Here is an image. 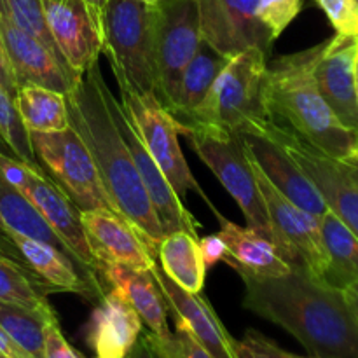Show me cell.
Masks as SVG:
<instances>
[{
    "mask_svg": "<svg viewBox=\"0 0 358 358\" xmlns=\"http://www.w3.org/2000/svg\"><path fill=\"white\" fill-rule=\"evenodd\" d=\"M243 306L292 334L313 358H358V327L343 290L304 266L276 278L238 273Z\"/></svg>",
    "mask_w": 358,
    "mask_h": 358,
    "instance_id": "1",
    "label": "cell"
},
{
    "mask_svg": "<svg viewBox=\"0 0 358 358\" xmlns=\"http://www.w3.org/2000/svg\"><path fill=\"white\" fill-rule=\"evenodd\" d=\"M70 128L83 138L119 217L135 229L154 259L164 233L128 145L107 103V83L93 63L65 94Z\"/></svg>",
    "mask_w": 358,
    "mask_h": 358,
    "instance_id": "2",
    "label": "cell"
},
{
    "mask_svg": "<svg viewBox=\"0 0 358 358\" xmlns=\"http://www.w3.org/2000/svg\"><path fill=\"white\" fill-rule=\"evenodd\" d=\"M325 48L327 41L269 63L264 84L266 112L273 122L292 129L329 156L350 159L357 149V131L339 122L315 80V65Z\"/></svg>",
    "mask_w": 358,
    "mask_h": 358,
    "instance_id": "3",
    "label": "cell"
},
{
    "mask_svg": "<svg viewBox=\"0 0 358 358\" xmlns=\"http://www.w3.org/2000/svg\"><path fill=\"white\" fill-rule=\"evenodd\" d=\"M266 56L257 48L231 56L208 96L187 121L178 126V131L187 126H208L240 135L268 121L264 105Z\"/></svg>",
    "mask_w": 358,
    "mask_h": 358,
    "instance_id": "4",
    "label": "cell"
},
{
    "mask_svg": "<svg viewBox=\"0 0 358 358\" xmlns=\"http://www.w3.org/2000/svg\"><path fill=\"white\" fill-rule=\"evenodd\" d=\"M154 17L143 0H107L103 10V51L119 91L156 94L154 79Z\"/></svg>",
    "mask_w": 358,
    "mask_h": 358,
    "instance_id": "5",
    "label": "cell"
},
{
    "mask_svg": "<svg viewBox=\"0 0 358 358\" xmlns=\"http://www.w3.org/2000/svg\"><path fill=\"white\" fill-rule=\"evenodd\" d=\"M180 135L233 196L247 220V227L275 241L268 212L240 136L208 126H187L180 129Z\"/></svg>",
    "mask_w": 358,
    "mask_h": 358,
    "instance_id": "6",
    "label": "cell"
},
{
    "mask_svg": "<svg viewBox=\"0 0 358 358\" xmlns=\"http://www.w3.org/2000/svg\"><path fill=\"white\" fill-rule=\"evenodd\" d=\"M0 173L34 205L45 222L56 231V234L77 259L87 278L100 285L96 280L98 264L91 254L86 233L80 224L79 210L73 206L69 196L55 184L52 178L48 177V173H44L38 164L24 163L13 154L0 152Z\"/></svg>",
    "mask_w": 358,
    "mask_h": 358,
    "instance_id": "7",
    "label": "cell"
},
{
    "mask_svg": "<svg viewBox=\"0 0 358 358\" xmlns=\"http://www.w3.org/2000/svg\"><path fill=\"white\" fill-rule=\"evenodd\" d=\"M28 136L38 166L51 175L79 212L101 210L117 215L93 157L76 129L69 126L62 131H30Z\"/></svg>",
    "mask_w": 358,
    "mask_h": 358,
    "instance_id": "8",
    "label": "cell"
},
{
    "mask_svg": "<svg viewBox=\"0 0 358 358\" xmlns=\"http://www.w3.org/2000/svg\"><path fill=\"white\" fill-rule=\"evenodd\" d=\"M154 79L156 98L166 110L175 103L180 77L203 41L198 0L154 3Z\"/></svg>",
    "mask_w": 358,
    "mask_h": 358,
    "instance_id": "9",
    "label": "cell"
},
{
    "mask_svg": "<svg viewBox=\"0 0 358 358\" xmlns=\"http://www.w3.org/2000/svg\"><path fill=\"white\" fill-rule=\"evenodd\" d=\"M255 129L268 133L287 150L318 189L327 208L358 236V161L329 156L292 129L276 124L271 119Z\"/></svg>",
    "mask_w": 358,
    "mask_h": 358,
    "instance_id": "10",
    "label": "cell"
},
{
    "mask_svg": "<svg viewBox=\"0 0 358 358\" xmlns=\"http://www.w3.org/2000/svg\"><path fill=\"white\" fill-rule=\"evenodd\" d=\"M121 103L124 105L128 110L129 117H131L133 124L138 129L140 136H142L143 143H145L147 150L161 171L164 173L166 180L177 192L178 198L184 201L187 192L196 191L206 201L208 208L212 210L213 215L219 219L220 213L210 201L208 196L203 192L199 184L196 182L194 175H192L191 168H189L187 161H185L184 152L178 143V124L173 119V115L161 105L154 93L140 94L135 91H121Z\"/></svg>",
    "mask_w": 358,
    "mask_h": 358,
    "instance_id": "11",
    "label": "cell"
},
{
    "mask_svg": "<svg viewBox=\"0 0 358 358\" xmlns=\"http://www.w3.org/2000/svg\"><path fill=\"white\" fill-rule=\"evenodd\" d=\"M248 161H250L259 192L268 212L276 248L282 257L290 266H304L315 276L322 278L327 266V257H325L324 243H322L320 219L283 196L268 180L264 171L255 164L250 156H248Z\"/></svg>",
    "mask_w": 358,
    "mask_h": 358,
    "instance_id": "12",
    "label": "cell"
},
{
    "mask_svg": "<svg viewBox=\"0 0 358 358\" xmlns=\"http://www.w3.org/2000/svg\"><path fill=\"white\" fill-rule=\"evenodd\" d=\"M107 103L112 115H114L115 124H117L119 131H121L122 138H124L126 145H128L129 154L133 157V163H135L136 170L140 173V178H142L143 185H145L147 194H149L150 203H152L154 212H156L164 236L171 233H177V231H185V233L199 238V224L196 222L194 215L185 208L184 201L178 198L177 192L170 185V182L166 180L161 168L157 166L154 157L147 150L145 143H143L136 126L133 124L126 107L121 103L119 98L114 96V93L108 90V86Z\"/></svg>",
    "mask_w": 358,
    "mask_h": 358,
    "instance_id": "13",
    "label": "cell"
},
{
    "mask_svg": "<svg viewBox=\"0 0 358 358\" xmlns=\"http://www.w3.org/2000/svg\"><path fill=\"white\" fill-rule=\"evenodd\" d=\"M203 38L226 56L257 48L269 55L275 38L257 17L259 0H198Z\"/></svg>",
    "mask_w": 358,
    "mask_h": 358,
    "instance_id": "14",
    "label": "cell"
},
{
    "mask_svg": "<svg viewBox=\"0 0 358 358\" xmlns=\"http://www.w3.org/2000/svg\"><path fill=\"white\" fill-rule=\"evenodd\" d=\"M48 30L72 72L83 76L103 51L101 24L83 0H42Z\"/></svg>",
    "mask_w": 358,
    "mask_h": 358,
    "instance_id": "15",
    "label": "cell"
},
{
    "mask_svg": "<svg viewBox=\"0 0 358 358\" xmlns=\"http://www.w3.org/2000/svg\"><path fill=\"white\" fill-rule=\"evenodd\" d=\"M0 41L17 87L34 84L66 94L79 80V73L72 72L41 41L17 28L2 14H0Z\"/></svg>",
    "mask_w": 358,
    "mask_h": 358,
    "instance_id": "16",
    "label": "cell"
},
{
    "mask_svg": "<svg viewBox=\"0 0 358 358\" xmlns=\"http://www.w3.org/2000/svg\"><path fill=\"white\" fill-rule=\"evenodd\" d=\"M238 136L248 156L283 196L318 219L327 212V203L324 201L313 182L276 140L257 129L243 131Z\"/></svg>",
    "mask_w": 358,
    "mask_h": 358,
    "instance_id": "17",
    "label": "cell"
},
{
    "mask_svg": "<svg viewBox=\"0 0 358 358\" xmlns=\"http://www.w3.org/2000/svg\"><path fill=\"white\" fill-rule=\"evenodd\" d=\"M357 59L358 42L355 37L336 34L327 41V48L322 52L313 72L325 103L343 126L355 131H358Z\"/></svg>",
    "mask_w": 358,
    "mask_h": 358,
    "instance_id": "18",
    "label": "cell"
},
{
    "mask_svg": "<svg viewBox=\"0 0 358 358\" xmlns=\"http://www.w3.org/2000/svg\"><path fill=\"white\" fill-rule=\"evenodd\" d=\"M135 308L115 289L105 290L91 311L86 343L94 358H126L142 334Z\"/></svg>",
    "mask_w": 358,
    "mask_h": 358,
    "instance_id": "19",
    "label": "cell"
},
{
    "mask_svg": "<svg viewBox=\"0 0 358 358\" xmlns=\"http://www.w3.org/2000/svg\"><path fill=\"white\" fill-rule=\"evenodd\" d=\"M79 215L98 268L101 264H124L138 269L156 266L147 245L122 217L101 210L79 212Z\"/></svg>",
    "mask_w": 358,
    "mask_h": 358,
    "instance_id": "20",
    "label": "cell"
},
{
    "mask_svg": "<svg viewBox=\"0 0 358 358\" xmlns=\"http://www.w3.org/2000/svg\"><path fill=\"white\" fill-rule=\"evenodd\" d=\"M154 280L159 285L164 299H166L168 310L171 315L180 318L196 341L206 350L213 358H238L234 350V341L226 331L224 324L208 301L199 294H192L171 282L163 269L152 266L150 268Z\"/></svg>",
    "mask_w": 358,
    "mask_h": 358,
    "instance_id": "21",
    "label": "cell"
},
{
    "mask_svg": "<svg viewBox=\"0 0 358 358\" xmlns=\"http://www.w3.org/2000/svg\"><path fill=\"white\" fill-rule=\"evenodd\" d=\"M21 264L30 269L51 292H73L86 299L98 301L103 290L91 285L72 257L42 241L17 233H9Z\"/></svg>",
    "mask_w": 358,
    "mask_h": 358,
    "instance_id": "22",
    "label": "cell"
},
{
    "mask_svg": "<svg viewBox=\"0 0 358 358\" xmlns=\"http://www.w3.org/2000/svg\"><path fill=\"white\" fill-rule=\"evenodd\" d=\"M98 275L107 280L110 289H115L128 299L150 334L157 338H166L171 334L168 325L166 299L150 269H138L124 264H101L98 268Z\"/></svg>",
    "mask_w": 358,
    "mask_h": 358,
    "instance_id": "23",
    "label": "cell"
},
{
    "mask_svg": "<svg viewBox=\"0 0 358 358\" xmlns=\"http://www.w3.org/2000/svg\"><path fill=\"white\" fill-rule=\"evenodd\" d=\"M220 238L227 247L226 264L238 273L257 276V278H276L290 273L292 266L282 257L275 241L250 227H241L226 217H219Z\"/></svg>",
    "mask_w": 358,
    "mask_h": 358,
    "instance_id": "24",
    "label": "cell"
},
{
    "mask_svg": "<svg viewBox=\"0 0 358 358\" xmlns=\"http://www.w3.org/2000/svg\"><path fill=\"white\" fill-rule=\"evenodd\" d=\"M229 58L231 56L222 55L203 38L196 55L184 69L175 103L168 110L173 115L178 126L187 121L194 114L196 108L205 101L213 83L224 70V66L227 65Z\"/></svg>",
    "mask_w": 358,
    "mask_h": 358,
    "instance_id": "25",
    "label": "cell"
},
{
    "mask_svg": "<svg viewBox=\"0 0 358 358\" xmlns=\"http://www.w3.org/2000/svg\"><path fill=\"white\" fill-rule=\"evenodd\" d=\"M320 233L327 257L322 280L339 290L346 289L358 280V236L332 210L320 217Z\"/></svg>",
    "mask_w": 358,
    "mask_h": 358,
    "instance_id": "26",
    "label": "cell"
},
{
    "mask_svg": "<svg viewBox=\"0 0 358 358\" xmlns=\"http://www.w3.org/2000/svg\"><path fill=\"white\" fill-rule=\"evenodd\" d=\"M198 240L185 231H177L166 234L157 248V259L164 275L192 294H201L206 275Z\"/></svg>",
    "mask_w": 358,
    "mask_h": 358,
    "instance_id": "27",
    "label": "cell"
},
{
    "mask_svg": "<svg viewBox=\"0 0 358 358\" xmlns=\"http://www.w3.org/2000/svg\"><path fill=\"white\" fill-rule=\"evenodd\" d=\"M16 110L27 131H62L70 126L65 94L49 87L24 84L14 94Z\"/></svg>",
    "mask_w": 358,
    "mask_h": 358,
    "instance_id": "28",
    "label": "cell"
},
{
    "mask_svg": "<svg viewBox=\"0 0 358 358\" xmlns=\"http://www.w3.org/2000/svg\"><path fill=\"white\" fill-rule=\"evenodd\" d=\"M55 318L51 304L44 308H30L0 301V329L17 348L27 353L28 358H44L45 325Z\"/></svg>",
    "mask_w": 358,
    "mask_h": 358,
    "instance_id": "29",
    "label": "cell"
},
{
    "mask_svg": "<svg viewBox=\"0 0 358 358\" xmlns=\"http://www.w3.org/2000/svg\"><path fill=\"white\" fill-rule=\"evenodd\" d=\"M48 289L21 262L0 254V301L24 304L30 308L49 306Z\"/></svg>",
    "mask_w": 358,
    "mask_h": 358,
    "instance_id": "30",
    "label": "cell"
},
{
    "mask_svg": "<svg viewBox=\"0 0 358 358\" xmlns=\"http://www.w3.org/2000/svg\"><path fill=\"white\" fill-rule=\"evenodd\" d=\"M0 142L17 159L30 164H38L31 149L30 136L16 110L14 96L0 84Z\"/></svg>",
    "mask_w": 358,
    "mask_h": 358,
    "instance_id": "31",
    "label": "cell"
},
{
    "mask_svg": "<svg viewBox=\"0 0 358 358\" xmlns=\"http://www.w3.org/2000/svg\"><path fill=\"white\" fill-rule=\"evenodd\" d=\"M0 14L6 16L9 21H13L17 28L34 35L37 41H41L49 51L55 52L65 63V59L58 52V48H56L51 34H49L48 24H45L42 0H0Z\"/></svg>",
    "mask_w": 358,
    "mask_h": 358,
    "instance_id": "32",
    "label": "cell"
},
{
    "mask_svg": "<svg viewBox=\"0 0 358 358\" xmlns=\"http://www.w3.org/2000/svg\"><path fill=\"white\" fill-rule=\"evenodd\" d=\"M175 332H171L166 338H157V336L147 332L145 338L154 350L163 358H213L199 345L187 329V325L173 315Z\"/></svg>",
    "mask_w": 358,
    "mask_h": 358,
    "instance_id": "33",
    "label": "cell"
},
{
    "mask_svg": "<svg viewBox=\"0 0 358 358\" xmlns=\"http://www.w3.org/2000/svg\"><path fill=\"white\" fill-rule=\"evenodd\" d=\"M303 9V0H259L257 17L271 37L278 38Z\"/></svg>",
    "mask_w": 358,
    "mask_h": 358,
    "instance_id": "34",
    "label": "cell"
},
{
    "mask_svg": "<svg viewBox=\"0 0 358 358\" xmlns=\"http://www.w3.org/2000/svg\"><path fill=\"white\" fill-rule=\"evenodd\" d=\"M234 350H236L238 358H313L285 352L276 343H273L271 339L254 329H248L243 338L234 341Z\"/></svg>",
    "mask_w": 358,
    "mask_h": 358,
    "instance_id": "35",
    "label": "cell"
},
{
    "mask_svg": "<svg viewBox=\"0 0 358 358\" xmlns=\"http://www.w3.org/2000/svg\"><path fill=\"white\" fill-rule=\"evenodd\" d=\"M327 14L329 21L338 35L357 37L358 34V3L355 0H315Z\"/></svg>",
    "mask_w": 358,
    "mask_h": 358,
    "instance_id": "36",
    "label": "cell"
},
{
    "mask_svg": "<svg viewBox=\"0 0 358 358\" xmlns=\"http://www.w3.org/2000/svg\"><path fill=\"white\" fill-rule=\"evenodd\" d=\"M44 358H83L77 350L72 348L59 329L58 320H51L45 325Z\"/></svg>",
    "mask_w": 358,
    "mask_h": 358,
    "instance_id": "37",
    "label": "cell"
},
{
    "mask_svg": "<svg viewBox=\"0 0 358 358\" xmlns=\"http://www.w3.org/2000/svg\"><path fill=\"white\" fill-rule=\"evenodd\" d=\"M199 250H201L203 262H205V268L210 269L212 266H215L217 262H224L227 257V247L224 243V240L220 238V234H210V236L199 238Z\"/></svg>",
    "mask_w": 358,
    "mask_h": 358,
    "instance_id": "38",
    "label": "cell"
},
{
    "mask_svg": "<svg viewBox=\"0 0 358 358\" xmlns=\"http://www.w3.org/2000/svg\"><path fill=\"white\" fill-rule=\"evenodd\" d=\"M0 84H2V86L6 87L10 94H13V96L16 94V90H17L16 80H14L13 72H10V66H9V63H7L2 41H0Z\"/></svg>",
    "mask_w": 358,
    "mask_h": 358,
    "instance_id": "39",
    "label": "cell"
},
{
    "mask_svg": "<svg viewBox=\"0 0 358 358\" xmlns=\"http://www.w3.org/2000/svg\"><path fill=\"white\" fill-rule=\"evenodd\" d=\"M126 358H163V357H161L152 346H150V343L147 341L145 334L143 336L140 334L138 341H136L135 346L129 350V353L126 355Z\"/></svg>",
    "mask_w": 358,
    "mask_h": 358,
    "instance_id": "40",
    "label": "cell"
},
{
    "mask_svg": "<svg viewBox=\"0 0 358 358\" xmlns=\"http://www.w3.org/2000/svg\"><path fill=\"white\" fill-rule=\"evenodd\" d=\"M0 254L6 255V257L14 259V261L21 262L20 257H17L16 247H14L13 240H10V236H9V231H7V227L3 226L2 217H0Z\"/></svg>",
    "mask_w": 358,
    "mask_h": 358,
    "instance_id": "41",
    "label": "cell"
},
{
    "mask_svg": "<svg viewBox=\"0 0 358 358\" xmlns=\"http://www.w3.org/2000/svg\"><path fill=\"white\" fill-rule=\"evenodd\" d=\"M0 355L6 358H28L27 353L17 348L2 329H0Z\"/></svg>",
    "mask_w": 358,
    "mask_h": 358,
    "instance_id": "42",
    "label": "cell"
},
{
    "mask_svg": "<svg viewBox=\"0 0 358 358\" xmlns=\"http://www.w3.org/2000/svg\"><path fill=\"white\" fill-rule=\"evenodd\" d=\"M343 294H345L346 303H348L350 310H352L353 318H355L357 327H358V280L357 282L350 283L346 289H343Z\"/></svg>",
    "mask_w": 358,
    "mask_h": 358,
    "instance_id": "43",
    "label": "cell"
},
{
    "mask_svg": "<svg viewBox=\"0 0 358 358\" xmlns=\"http://www.w3.org/2000/svg\"><path fill=\"white\" fill-rule=\"evenodd\" d=\"M84 3L87 6V9L91 10L94 17H96L98 23H103V10L105 6H107V0H83Z\"/></svg>",
    "mask_w": 358,
    "mask_h": 358,
    "instance_id": "44",
    "label": "cell"
},
{
    "mask_svg": "<svg viewBox=\"0 0 358 358\" xmlns=\"http://www.w3.org/2000/svg\"><path fill=\"white\" fill-rule=\"evenodd\" d=\"M355 80H357V103H358V59H357V66H355Z\"/></svg>",
    "mask_w": 358,
    "mask_h": 358,
    "instance_id": "45",
    "label": "cell"
},
{
    "mask_svg": "<svg viewBox=\"0 0 358 358\" xmlns=\"http://www.w3.org/2000/svg\"><path fill=\"white\" fill-rule=\"evenodd\" d=\"M352 159H355V161H358V131H357V149H355V152H353Z\"/></svg>",
    "mask_w": 358,
    "mask_h": 358,
    "instance_id": "46",
    "label": "cell"
},
{
    "mask_svg": "<svg viewBox=\"0 0 358 358\" xmlns=\"http://www.w3.org/2000/svg\"><path fill=\"white\" fill-rule=\"evenodd\" d=\"M143 2H147V3H152V6H154V3H157V2H159V0H143Z\"/></svg>",
    "mask_w": 358,
    "mask_h": 358,
    "instance_id": "47",
    "label": "cell"
},
{
    "mask_svg": "<svg viewBox=\"0 0 358 358\" xmlns=\"http://www.w3.org/2000/svg\"><path fill=\"white\" fill-rule=\"evenodd\" d=\"M355 41H357V42H358V34H357V37H355Z\"/></svg>",
    "mask_w": 358,
    "mask_h": 358,
    "instance_id": "48",
    "label": "cell"
},
{
    "mask_svg": "<svg viewBox=\"0 0 358 358\" xmlns=\"http://www.w3.org/2000/svg\"><path fill=\"white\" fill-rule=\"evenodd\" d=\"M0 358H6V357H2V355H0Z\"/></svg>",
    "mask_w": 358,
    "mask_h": 358,
    "instance_id": "49",
    "label": "cell"
},
{
    "mask_svg": "<svg viewBox=\"0 0 358 358\" xmlns=\"http://www.w3.org/2000/svg\"><path fill=\"white\" fill-rule=\"evenodd\" d=\"M355 2H357V3H358V0H355Z\"/></svg>",
    "mask_w": 358,
    "mask_h": 358,
    "instance_id": "50",
    "label": "cell"
}]
</instances>
